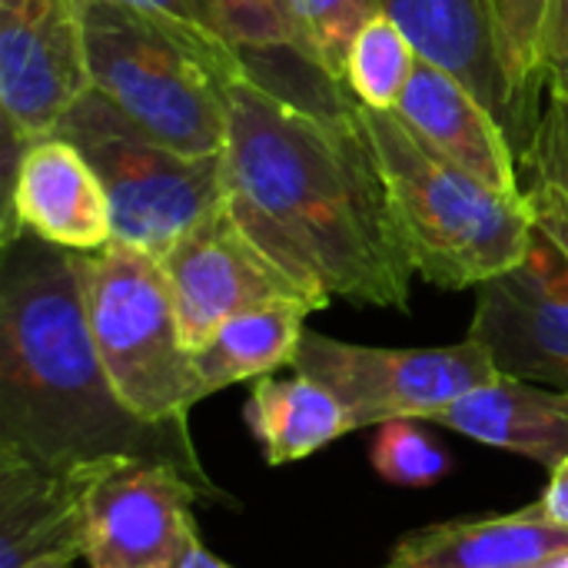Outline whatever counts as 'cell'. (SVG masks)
I'll return each mask as SVG.
<instances>
[{
  "label": "cell",
  "mask_w": 568,
  "mask_h": 568,
  "mask_svg": "<svg viewBox=\"0 0 568 568\" xmlns=\"http://www.w3.org/2000/svg\"><path fill=\"white\" fill-rule=\"evenodd\" d=\"M226 210L313 300L409 310L413 263L356 100L306 106L256 77L226 87Z\"/></svg>",
  "instance_id": "6da1fadb"
},
{
  "label": "cell",
  "mask_w": 568,
  "mask_h": 568,
  "mask_svg": "<svg viewBox=\"0 0 568 568\" xmlns=\"http://www.w3.org/2000/svg\"><path fill=\"white\" fill-rule=\"evenodd\" d=\"M0 446L73 469L136 456L183 469L203 503L240 509L213 483L186 423H143L116 396L93 343L80 253L33 233L0 243Z\"/></svg>",
  "instance_id": "7a4b0ae2"
},
{
  "label": "cell",
  "mask_w": 568,
  "mask_h": 568,
  "mask_svg": "<svg viewBox=\"0 0 568 568\" xmlns=\"http://www.w3.org/2000/svg\"><path fill=\"white\" fill-rule=\"evenodd\" d=\"M356 113L416 276L439 290H479L529 260L539 233L523 196L499 193L439 156L396 110H373L356 100Z\"/></svg>",
  "instance_id": "3957f363"
},
{
  "label": "cell",
  "mask_w": 568,
  "mask_h": 568,
  "mask_svg": "<svg viewBox=\"0 0 568 568\" xmlns=\"http://www.w3.org/2000/svg\"><path fill=\"white\" fill-rule=\"evenodd\" d=\"M80 273L93 343L123 406L143 423H186L196 406L193 349L160 260L106 243L80 253Z\"/></svg>",
  "instance_id": "277c9868"
},
{
  "label": "cell",
  "mask_w": 568,
  "mask_h": 568,
  "mask_svg": "<svg viewBox=\"0 0 568 568\" xmlns=\"http://www.w3.org/2000/svg\"><path fill=\"white\" fill-rule=\"evenodd\" d=\"M97 170L113 216V243L163 260L190 230L226 203L223 153L186 156L133 126L90 90L57 126Z\"/></svg>",
  "instance_id": "5b68a950"
},
{
  "label": "cell",
  "mask_w": 568,
  "mask_h": 568,
  "mask_svg": "<svg viewBox=\"0 0 568 568\" xmlns=\"http://www.w3.org/2000/svg\"><path fill=\"white\" fill-rule=\"evenodd\" d=\"M87 70L133 126L156 143L210 156L226 146V87L170 33L116 0H80Z\"/></svg>",
  "instance_id": "8992f818"
},
{
  "label": "cell",
  "mask_w": 568,
  "mask_h": 568,
  "mask_svg": "<svg viewBox=\"0 0 568 568\" xmlns=\"http://www.w3.org/2000/svg\"><path fill=\"white\" fill-rule=\"evenodd\" d=\"M293 373L326 386L349 413L353 429L393 419H429L459 396L499 379L489 349L476 339L433 349L356 346L306 329Z\"/></svg>",
  "instance_id": "52a82bcc"
},
{
  "label": "cell",
  "mask_w": 568,
  "mask_h": 568,
  "mask_svg": "<svg viewBox=\"0 0 568 568\" xmlns=\"http://www.w3.org/2000/svg\"><path fill=\"white\" fill-rule=\"evenodd\" d=\"M90 90L80 0H0L3 170Z\"/></svg>",
  "instance_id": "ba28073f"
},
{
  "label": "cell",
  "mask_w": 568,
  "mask_h": 568,
  "mask_svg": "<svg viewBox=\"0 0 568 568\" xmlns=\"http://www.w3.org/2000/svg\"><path fill=\"white\" fill-rule=\"evenodd\" d=\"M193 503L203 493L173 463L93 459L83 559L90 568H186L200 546Z\"/></svg>",
  "instance_id": "9c48e42d"
},
{
  "label": "cell",
  "mask_w": 568,
  "mask_h": 568,
  "mask_svg": "<svg viewBox=\"0 0 568 568\" xmlns=\"http://www.w3.org/2000/svg\"><path fill=\"white\" fill-rule=\"evenodd\" d=\"M160 266L190 349H200L230 316L250 306L293 300L316 313L313 300L236 226L226 203L190 230Z\"/></svg>",
  "instance_id": "30bf717a"
},
{
  "label": "cell",
  "mask_w": 568,
  "mask_h": 568,
  "mask_svg": "<svg viewBox=\"0 0 568 568\" xmlns=\"http://www.w3.org/2000/svg\"><path fill=\"white\" fill-rule=\"evenodd\" d=\"M469 339L503 376L568 389V263L536 240L529 260L476 290Z\"/></svg>",
  "instance_id": "8fae6325"
},
{
  "label": "cell",
  "mask_w": 568,
  "mask_h": 568,
  "mask_svg": "<svg viewBox=\"0 0 568 568\" xmlns=\"http://www.w3.org/2000/svg\"><path fill=\"white\" fill-rule=\"evenodd\" d=\"M33 233L73 253L113 243L106 190L90 160L63 136H43L3 170L0 243Z\"/></svg>",
  "instance_id": "7c38bea8"
},
{
  "label": "cell",
  "mask_w": 568,
  "mask_h": 568,
  "mask_svg": "<svg viewBox=\"0 0 568 568\" xmlns=\"http://www.w3.org/2000/svg\"><path fill=\"white\" fill-rule=\"evenodd\" d=\"M413 40L416 53L456 73L506 126L516 153L532 136L539 106L526 103L509 80L489 0H379Z\"/></svg>",
  "instance_id": "4fadbf2b"
},
{
  "label": "cell",
  "mask_w": 568,
  "mask_h": 568,
  "mask_svg": "<svg viewBox=\"0 0 568 568\" xmlns=\"http://www.w3.org/2000/svg\"><path fill=\"white\" fill-rule=\"evenodd\" d=\"M93 463L47 469L0 446V568L87 556V489Z\"/></svg>",
  "instance_id": "5bb4252c"
},
{
  "label": "cell",
  "mask_w": 568,
  "mask_h": 568,
  "mask_svg": "<svg viewBox=\"0 0 568 568\" xmlns=\"http://www.w3.org/2000/svg\"><path fill=\"white\" fill-rule=\"evenodd\" d=\"M396 113L449 163L463 166L499 193L523 196L516 143L496 113L456 73L419 57Z\"/></svg>",
  "instance_id": "9a60e30c"
},
{
  "label": "cell",
  "mask_w": 568,
  "mask_h": 568,
  "mask_svg": "<svg viewBox=\"0 0 568 568\" xmlns=\"http://www.w3.org/2000/svg\"><path fill=\"white\" fill-rule=\"evenodd\" d=\"M426 423L483 446L519 453L549 473L568 459V389L499 376L433 413Z\"/></svg>",
  "instance_id": "2e32d148"
},
{
  "label": "cell",
  "mask_w": 568,
  "mask_h": 568,
  "mask_svg": "<svg viewBox=\"0 0 568 568\" xmlns=\"http://www.w3.org/2000/svg\"><path fill=\"white\" fill-rule=\"evenodd\" d=\"M568 549V529L529 506L509 516L449 519L406 532L379 568H539Z\"/></svg>",
  "instance_id": "e0dca14e"
},
{
  "label": "cell",
  "mask_w": 568,
  "mask_h": 568,
  "mask_svg": "<svg viewBox=\"0 0 568 568\" xmlns=\"http://www.w3.org/2000/svg\"><path fill=\"white\" fill-rule=\"evenodd\" d=\"M310 313L313 310L303 303L280 300L230 316L200 349H193L196 403L236 383L273 376L280 366H293Z\"/></svg>",
  "instance_id": "ac0fdd59"
},
{
  "label": "cell",
  "mask_w": 568,
  "mask_h": 568,
  "mask_svg": "<svg viewBox=\"0 0 568 568\" xmlns=\"http://www.w3.org/2000/svg\"><path fill=\"white\" fill-rule=\"evenodd\" d=\"M243 416L263 449L266 466L300 463L333 446L346 433H356L346 406L326 386L300 373L290 379H256Z\"/></svg>",
  "instance_id": "d6986e66"
},
{
  "label": "cell",
  "mask_w": 568,
  "mask_h": 568,
  "mask_svg": "<svg viewBox=\"0 0 568 568\" xmlns=\"http://www.w3.org/2000/svg\"><path fill=\"white\" fill-rule=\"evenodd\" d=\"M519 186L539 240L568 263V97L549 93L519 150Z\"/></svg>",
  "instance_id": "ffe728a7"
},
{
  "label": "cell",
  "mask_w": 568,
  "mask_h": 568,
  "mask_svg": "<svg viewBox=\"0 0 568 568\" xmlns=\"http://www.w3.org/2000/svg\"><path fill=\"white\" fill-rule=\"evenodd\" d=\"M419 63V53L413 40L403 33V27L379 13L373 17L353 40L349 60H346V87L353 100L373 110H396L413 70Z\"/></svg>",
  "instance_id": "44dd1931"
},
{
  "label": "cell",
  "mask_w": 568,
  "mask_h": 568,
  "mask_svg": "<svg viewBox=\"0 0 568 568\" xmlns=\"http://www.w3.org/2000/svg\"><path fill=\"white\" fill-rule=\"evenodd\" d=\"M116 3L140 13L163 33H170L223 87H230L243 77H253L246 60L223 37L210 0H116Z\"/></svg>",
  "instance_id": "7402d4cb"
},
{
  "label": "cell",
  "mask_w": 568,
  "mask_h": 568,
  "mask_svg": "<svg viewBox=\"0 0 568 568\" xmlns=\"http://www.w3.org/2000/svg\"><path fill=\"white\" fill-rule=\"evenodd\" d=\"M306 63L346 87V60L356 33L383 13L379 0H290ZM349 90V87H346Z\"/></svg>",
  "instance_id": "603a6c76"
},
{
  "label": "cell",
  "mask_w": 568,
  "mask_h": 568,
  "mask_svg": "<svg viewBox=\"0 0 568 568\" xmlns=\"http://www.w3.org/2000/svg\"><path fill=\"white\" fill-rule=\"evenodd\" d=\"M223 37L253 63L263 57H303L290 0H210Z\"/></svg>",
  "instance_id": "cb8c5ba5"
},
{
  "label": "cell",
  "mask_w": 568,
  "mask_h": 568,
  "mask_svg": "<svg viewBox=\"0 0 568 568\" xmlns=\"http://www.w3.org/2000/svg\"><path fill=\"white\" fill-rule=\"evenodd\" d=\"M489 7L509 80L519 97L536 106V93L542 87V50L552 0H489Z\"/></svg>",
  "instance_id": "d4e9b609"
},
{
  "label": "cell",
  "mask_w": 568,
  "mask_h": 568,
  "mask_svg": "<svg viewBox=\"0 0 568 568\" xmlns=\"http://www.w3.org/2000/svg\"><path fill=\"white\" fill-rule=\"evenodd\" d=\"M373 469L399 489H429L449 476V453L416 423L393 419L383 423L373 443Z\"/></svg>",
  "instance_id": "484cf974"
},
{
  "label": "cell",
  "mask_w": 568,
  "mask_h": 568,
  "mask_svg": "<svg viewBox=\"0 0 568 568\" xmlns=\"http://www.w3.org/2000/svg\"><path fill=\"white\" fill-rule=\"evenodd\" d=\"M542 87L568 97V0H552L542 50Z\"/></svg>",
  "instance_id": "4316f807"
},
{
  "label": "cell",
  "mask_w": 568,
  "mask_h": 568,
  "mask_svg": "<svg viewBox=\"0 0 568 568\" xmlns=\"http://www.w3.org/2000/svg\"><path fill=\"white\" fill-rule=\"evenodd\" d=\"M536 516H542L546 523H556L568 529V459H562L552 473H549V486L546 493L529 506Z\"/></svg>",
  "instance_id": "83f0119b"
},
{
  "label": "cell",
  "mask_w": 568,
  "mask_h": 568,
  "mask_svg": "<svg viewBox=\"0 0 568 568\" xmlns=\"http://www.w3.org/2000/svg\"><path fill=\"white\" fill-rule=\"evenodd\" d=\"M186 568H233V566H226L223 559H216L203 542L193 549V556H190V562H186Z\"/></svg>",
  "instance_id": "f1b7e54d"
},
{
  "label": "cell",
  "mask_w": 568,
  "mask_h": 568,
  "mask_svg": "<svg viewBox=\"0 0 568 568\" xmlns=\"http://www.w3.org/2000/svg\"><path fill=\"white\" fill-rule=\"evenodd\" d=\"M77 559H67V556H60V559H43V562H37V566L30 568H73Z\"/></svg>",
  "instance_id": "f546056e"
},
{
  "label": "cell",
  "mask_w": 568,
  "mask_h": 568,
  "mask_svg": "<svg viewBox=\"0 0 568 568\" xmlns=\"http://www.w3.org/2000/svg\"><path fill=\"white\" fill-rule=\"evenodd\" d=\"M539 568H568V549L566 552H559V556H552L549 562H542Z\"/></svg>",
  "instance_id": "4dcf8cb0"
}]
</instances>
